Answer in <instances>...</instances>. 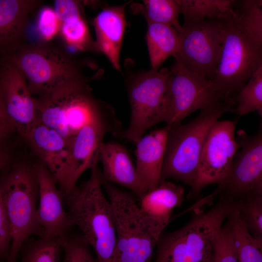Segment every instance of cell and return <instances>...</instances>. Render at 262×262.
<instances>
[{
	"label": "cell",
	"instance_id": "6da1fadb",
	"mask_svg": "<svg viewBox=\"0 0 262 262\" xmlns=\"http://www.w3.org/2000/svg\"><path fill=\"white\" fill-rule=\"evenodd\" d=\"M89 179L64 197L71 222L93 248L98 262H116V229L110 201L104 196L101 170L92 167Z\"/></svg>",
	"mask_w": 262,
	"mask_h": 262
},
{
	"label": "cell",
	"instance_id": "7a4b0ae2",
	"mask_svg": "<svg viewBox=\"0 0 262 262\" xmlns=\"http://www.w3.org/2000/svg\"><path fill=\"white\" fill-rule=\"evenodd\" d=\"M3 60L19 68L33 96L89 80L84 73L83 62L53 41L27 42Z\"/></svg>",
	"mask_w": 262,
	"mask_h": 262
},
{
	"label": "cell",
	"instance_id": "3957f363",
	"mask_svg": "<svg viewBox=\"0 0 262 262\" xmlns=\"http://www.w3.org/2000/svg\"><path fill=\"white\" fill-rule=\"evenodd\" d=\"M116 229V262H151L154 249L165 228L147 216L131 194L102 182Z\"/></svg>",
	"mask_w": 262,
	"mask_h": 262
},
{
	"label": "cell",
	"instance_id": "277c9868",
	"mask_svg": "<svg viewBox=\"0 0 262 262\" xmlns=\"http://www.w3.org/2000/svg\"><path fill=\"white\" fill-rule=\"evenodd\" d=\"M9 166L0 172V190L12 235L7 262H16L25 242L40 235L36 221L39 188L33 165Z\"/></svg>",
	"mask_w": 262,
	"mask_h": 262
},
{
	"label": "cell",
	"instance_id": "5b68a950",
	"mask_svg": "<svg viewBox=\"0 0 262 262\" xmlns=\"http://www.w3.org/2000/svg\"><path fill=\"white\" fill-rule=\"evenodd\" d=\"M232 106L227 103L220 107L202 109L193 120L169 128L160 182L171 179L194 187L208 133L224 114L235 111Z\"/></svg>",
	"mask_w": 262,
	"mask_h": 262
},
{
	"label": "cell",
	"instance_id": "8992f818",
	"mask_svg": "<svg viewBox=\"0 0 262 262\" xmlns=\"http://www.w3.org/2000/svg\"><path fill=\"white\" fill-rule=\"evenodd\" d=\"M234 200L223 196L210 210L198 212L181 228L162 233L154 262H212L215 235Z\"/></svg>",
	"mask_w": 262,
	"mask_h": 262
},
{
	"label": "cell",
	"instance_id": "52a82bcc",
	"mask_svg": "<svg viewBox=\"0 0 262 262\" xmlns=\"http://www.w3.org/2000/svg\"><path fill=\"white\" fill-rule=\"evenodd\" d=\"M88 83L71 84L34 97L37 121L69 141L86 124L113 114L108 104L95 98Z\"/></svg>",
	"mask_w": 262,
	"mask_h": 262
},
{
	"label": "cell",
	"instance_id": "ba28073f",
	"mask_svg": "<svg viewBox=\"0 0 262 262\" xmlns=\"http://www.w3.org/2000/svg\"><path fill=\"white\" fill-rule=\"evenodd\" d=\"M224 20L223 46L220 62L211 81L225 100L233 97L262 65V46L240 25L234 17Z\"/></svg>",
	"mask_w": 262,
	"mask_h": 262
},
{
	"label": "cell",
	"instance_id": "9c48e42d",
	"mask_svg": "<svg viewBox=\"0 0 262 262\" xmlns=\"http://www.w3.org/2000/svg\"><path fill=\"white\" fill-rule=\"evenodd\" d=\"M160 114L161 122L172 127L197 110L218 107L227 103L211 80L192 73L176 62L169 70Z\"/></svg>",
	"mask_w": 262,
	"mask_h": 262
},
{
	"label": "cell",
	"instance_id": "30bf717a",
	"mask_svg": "<svg viewBox=\"0 0 262 262\" xmlns=\"http://www.w3.org/2000/svg\"><path fill=\"white\" fill-rule=\"evenodd\" d=\"M224 20L183 25V30L178 33L179 47L174 56L176 62L186 70L211 81L220 60Z\"/></svg>",
	"mask_w": 262,
	"mask_h": 262
},
{
	"label": "cell",
	"instance_id": "8fae6325",
	"mask_svg": "<svg viewBox=\"0 0 262 262\" xmlns=\"http://www.w3.org/2000/svg\"><path fill=\"white\" fill-rule=\"evenodd\" d=\"M170 70L167 68L141 73L128 86L131 119L124 138L136 144L147 130L161 123L160 114Z\"/></svg>",
	"mask_w": 262,
	"mask_h": 262
},
{
	"label": "cell",
	"instance_id": "7c38bea8",
	"mask_svg": "<svg viewBox=\"0 0 262 262\" xmlns=\"http://www.w3.org/2000/svg\"><path fill=\"white\" fill-rule=\"evenodd\" d=\"M235 139L239 148L218 189L235 200L250 194H262V125L253 135L238 130Z\"/></svg>",
	"mask_w": 262,
	"mask_h": 262
},
{
	"label": "cell",
	"instance_id": "4fadbf2b",
	"mask_svg": "<svg viewBox=\"0 0 262 262\" xmlns=\"http://www.w3.org/2000/svg\"><path fill=\"white\" fill-rule=\"evenodd\" d=\"M236 120H217L210 129L201 151L196 181L192 188L198 194L212 184L220 185L226 177L239 148L235 139Z\"/></svg>",
	"mask_w": 262,
	"mask_h": 262
},
{
	"label": "cell",
	"instance_id": "5bb4252c",
	"mask_svg": "<svg viewBox=\"0 0 262 262\" xmlns=\"http://www.w3.org/2000/svg\"><path fill=\"white\" fill-rule=\"evenodd\" d=\"M114 115L96 119L81 128L70 139L66 178L62 192L65 196L77 185L87 169L97 165L98 150L105 134L118 131Z\"/></svg>",
	"mask_w": 262,
	"mask_h": 262
},
{
	"label": "cell",
	"instance_id": "9a60e30c",
	"mask_svg": "<svg viewBox=\"0 0 262 262\" xmlns=\"http://www.w3.org/2000/svg\"><path fill=\"white\" fill-rule=\"evenodd\" d=\"M0 98L15 132L24 138L37 120L35 101L23 73L7 60L0 66Z\"/></svg>",
	"mask_w": 262,
	"mask_h": 262
},
{
	"label": "cell",
	"instance_id": "2e32d148",
	"mask_svg": "<svg viewBox=\"0 0 262 262\" xmlns=\"http://www.w3.org/2000/svg\"><path fill=\"white\" fill-rule=\"evenodd\" d=\"M39 188L36 221L39 237L62 238L73 227L64 208V196L51 172L41 162L33 165Z\"/></svg>",
	"mask_w": 262,
	"mask_h": 262
},
{
	"label": "cell",
	"instance_id": "e0dca14e",
	"mask_svg": "<svg viewBox=\"0 0 262 262\" xmlns=\"http://www.w3.org/2000/svg\"><path fill=\"white\" fill-rule=\"evenodd\" d=\"M42 3L40 0H0V58H8L27 42L28 26Z\"/></svg>",
	"mask_w": 262,
	"mask_h": 262
},
{
	"label": "cell",
	"instance_id": "ac0fdd59",
	"mask_svg": "<svg viewBox=\"0 0 262 262\" xmlns=\"http://www.w3.org/2000/svg\"><path fill=\"white\" fill-rule=\"evenodd\" d=\"M24 139L51 172L62 191L66 178L69 141L37 120Z\"/></svg>",
	"mask_w": 262,
	"mask_h": 262
},
{
	"label": "cell",
	"instance_id": "d6986e66",
	"mask_svg": "<svg viewBox=\"0 0 262 262\" xmlns=\"http://www.w3.org/2000/svg\"><path fill=\"white\" fill-rule=\"evenodd\" d=\"M169 128L166 125L155 130L136 143V172L147 193L157 188L160 183Z\"/></svg>",
	"mask_w": 262,
	"mask_h": 262
},
{
	"label": "cell",
	"instance_id": "ffe728a7",
	"mask_svg": "<svg viewBox=\"0 0 262 262\" xmlns=\"http://www.w3.org/2000/svg\"><path fill=\"white\" fill-rule=\"evenodd\" d=\"M126 4L104 8L93 21L96 38V51L104 54L118 71H121L120 56L126 25Z\"/></svg>",
	"mask_w": 262,
	"mask_h": 262
},
{
	"label": "cell",
	"instance_id": "44dd1931",
	"mask_svg": "<svg viewBox=\"0 0 262 262\" xmlns=\"http://www.w3.org/2000/svg\"><path fill=\"white\" fill-rule=\"evenodd\" d=\"M98 160L102 165L103 182L124 186L135 194L139 199L147 193L138 178L129 153L123 145L102 142L99 147Z\"/></svg>",
	"mask_w": 262,
	"mask_h": 262
},
{
	"label": "cell",
	"instance_id": "7402d4cb",
	"mask_svg": "<svg viewBox=\"0 0 262 262\" xmlns=\"http://www.w3.org/2000/svg\"><path fill=\"white\" fill-rule=\"evenodd\" d=\"M53 9L61 23L59 35L68 47L81 51H96L82 6L78 1L56 0Z\"/></svg>",
	"mask_w": 262,
	"mask_h": 262
},
{
	"label": "cell",
	"instance_id": "603a6c76",
	"mask_svg": "<svg viewBox=\"0 0 262 262\" xmlns=\"http://www.w3.org/2000/svg\"><path fill=\"white\" fill-rule=\"evenodd\" d=\"M185 199L184 188L172 182L164 181L157 188L146 193L139 206L151 219L167 225L173 210L181 206Z\"/></svg>",
	"mask_w": 262,
	"mask_h": 262
},
{
	"label": "cell",
	"instance_id": "cb8c5ba5",
	"mask_svg": "<svg viewBox=\"0 0 262 262\" xmlns=\"http://www.w3.org/2000/svg\"><path fill=\"white\" fill-rule=\"evenodd\" d=\"M146 40L151 69L158 70L170 56L174 57L178 49L179 37L173 27L147 22Z\"/></svg>",
	"mask_w": 262,
	"mask_h": 262
},
{
	"label": "cell",
	"instance_id": "d4e9b609",
	"mask_svg": "<svg viewBox=\"0 0 262 262\" xmlns=\"http://www.w3.org/2000/svg\"><path fill=\"white\" fill-rule=\"evenodd\" d=\"M226 224L236 253L238 262H262V239L254 237L240 219L235 201Z\"/></svg>",
	"mask_w": 262,
	"mask_h": 262
},
{
	"label": "cell",
	"instance_id": "484cf974",
	"mask_svg": "<svg viewBox=\"0 0 262 262\" xmlns=\"http://www.w3.org/2000/svg\"><path fill=\"white\" fill-rule=\"evenodd\" d=\"M236 0H178L183 25L197 24L206 20H225L234 14Z\"/></svg>",
	"mask_w": 262,
	"mask_h": 262
},
{
	"label": "cell",
	"instance_id": "4316f807",
	"mask_svg": "<svg viewBox=\"0 0 262 262\" xmlns=\"http://www.w3.org/2000/svg\"><path fill=\"white\" fill-rule=\"evenodd\" d=\"M229 100L233 105H236L235 111L240 116L257 112L262 116V65Z\"/></svg>",
	"mask_w": 262,
	"mask_h": 262
},
{
	"label": "cell",
	"instance_id": "83f0119b",
	"mask_svg": "<svg viewBox=\"0 0 262 262\" xmlns=\"http://www.w3.org/2000/svg\"><path fill=\"white\" fill-rule=\"evenodd\" d=\"M62 238H29L22 245L16 262H59Z\"/></svg>",
	"mask_w": 262,
	"mask_h": 262
},
{
	"label": "cell",
	"instance_id": "f1b7e54d",
	"mask_svg": "<svg viewBox=\"0 0 262 262\" xmlns=\"http://www.w3.org/2000/svg\"><path fill=\"white\" fill-rule=\"evenodd\" d=\"M143 14L147 22L167 25L178 33L183 30L179 21L180 8L178 0H144Z\"/></svg>",
	"mask_w": 262,
	"mask_h": 262
},
{
	"label": "cell",
	"instance_id": "f546056e",
	"mask_svg": "<svg viewBox=\"0 0 262 262\" xmlns=\"http://www.w3.org/2000/svg\"><path fill=\"white\" fill-rule=\"evenodd\" d=\"M238 1V8L234 6V17L240 25L256 42L262 46V0Z\"/></svg>",
	"mask_w": 262,
	"mask_h": 262
},
{
	"label": "cell",
	"instance_id": "4dcf8cb0",
	"mask_svg": "<svg viewBox=\"0 0 262 262\" xmlns=\"http://www.w3.org/2000/svg\"><path fill=\"white\" fill-rule=\"evenodd\" d=\"M242 222L255 237L262 239V194H250L235 200Z\"/></svg>",
	"mask_w": 262,
	"mask_h": 262
},
{
	"label": "cell",
	"instance_id": "1f68e13d",
	"mask_svg": "<svg viewBox=\"0 0 262 262\" xmlns=\"http://www.w3.org/2000/svg\"><path fill=\"white\" fill-rule=\"evenodd\" d=\"M62 246L65 252L63 262H98L81 234L68 233L62 238Z\"/></svg>",
	"mask_w": 262,
	"mask_h": 262
},
{
	"label": "cell",
	"instance_id": "d6a6232c",
	"mask_svg": "<svg viewBox=\"0 0 262 262\" xmlns=\"http://www.w3.org/2000/svg\"><path fill=\"white\" fill-rule=\"evenodd\" d=\"M37 14L36 30L41 41H53L59 35L61 26L53 8L42 6Z\"/></svg>",
	"mask_w": 262,
	"mask_h": 262
},
{
	"label": "cell",
	"instance_id": "836d02e7",
	"mask_svg": "<svg viewBox=\"0 0 262 262\" xmlns=\"http://www.w3.org/2000/svg\"><path fill=\"white\" fill-rule=\"evenodd\" d=\"M212 262H238L231 236L226 224L221 226L215 235Z\"/></svg>",
	"mask_w": 262,
	"mask_h": 262
},
{
	"label": "cell",
	"instance_id": "e575fe53",
	"mask_svg": "<svg viewBox=\"0 0 262 262\" xmlns=\"http://www.w3.org/2000/svg\"><path fill=\"white\" fill-rule=\"evenodd\" d=\"M12 242L11 229L0 190V262H7Z\"/></svg>",
	"mask_w": 262,
	"mask_h": 262
},
{
	"label": "cell",
	"instance_id": "d590c367",
	"mask_svg": "<svg viewBox=\"0 0 262 262\" xmlns=\"http://www.w3.org/2000/svg\"><path fill=\"white\" fill-rule=\"evenodd\" d=\"M15 132L13 127L5 114L0 98V145L5 144L7 139Z\"/></svg>",
	"mask_w": 262,
	"mask_h": 262
},
{
	"label": "cell",
	"instance_id": "8d00e7d4",
	"mask_svg": "<svg viewBox=\"0 0 262 262\" xmlns=\"http://www.w3.org/2000/svg\"><path fill=\"white\" fill-rule=\"evenodd\" d=\"M11 161V153L5 144L0 145V172L10 165Z\"/></svg>",
	"mask_w": 262,
	"mask_h": 262
}]
</instances>
